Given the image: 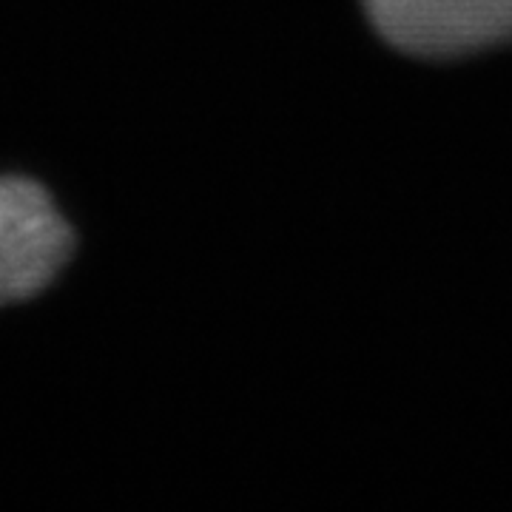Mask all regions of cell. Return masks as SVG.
<instances>
[{"mask_svg": "<svg viewBox=\"0 0 512 512\" xmlns=\"http://www.w3.org/2000/svg\"><path fill=\"white\" fill-rule=\"evenodd\" d=\"M74 256V228L46 185L0 174V308L52 288Z\"/></svg>", "mask_w": 512, "mask_h": 512, "instance_id": "obj_1", "label": "cell"}, {"mask_svg": "<svg viewBox=\"0 0 512 512\" xmlns=\"http://www.w3.org/2000/svg\"><path fill=\"white\" fill-rule=\"evenodd\" d=\"M376 35L416 57H458L512 37V0H362Z\"/></svg>", "mask_w": 512, "mask_h": 512, "instance_id": "obj_2", "label": "cell"}]
</instances>
